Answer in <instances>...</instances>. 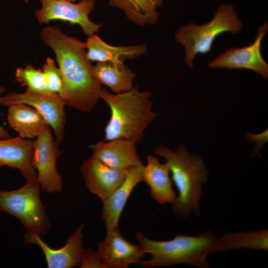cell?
Returning a JSON list of instances; mask_svg holds the SVG:
<instances>
[{"mask_svg":"<svg viewBox=\"0 0 268 268\" xmlns=\"http://www.w3.org/2000/svg\"><path fill=\"white\" fill-rule=\"evenodd\" d=\"M41 38L55 53L63 81L60 96L66 105L90 112L100 99L101 85L94 77L85 43L65 34L56 26L41 31Z\"/></svg>","mask_w":268,"mask_h":268,"instance_id":"obj_1","label":"cell"},{"mask_svg":"<svg viewBox=\"0 0 268 268\" xmlns=\"http://www.w3.org/2000/svg\"><path fill=\"white\" fill-rule=\"evenodd\" d=\"M135 237L144 253L150 255L149 260L138 263L146 268L184 264L207 268L210 266L206 260L207 255L224 251L222 237H216L210 231L197 236L177 234L167 241L151 240L139 231L136 232Z\"/></svg>","mask_w":268,"mask_h":268,"instance_id":"obj_2","label":"cell"},{"mask_svg":"<svg viewBox=\"0 0 268 268\" xmlns=\"http://www.w3.org/2000/svg\"><path fill=\"white\" fill-rule=\"evenodd\" d=\"M151 93L137 87L119 93L102 88L100 98L107 104L111 115L104 129L103 140L125 139L140 142L144 131L157 114L152 111Z\"/></svg>","mask_w":268,"mask_h":268,"instance_id":"obj_3","label":"cell"},{"mask_svg":"<svg viewBox=\"0 0 268 268\" xmlns=\"http://www.w3.org/2000/svg\"><path fill=\"white\" fill-rule=\"evenodd\" d=\"M154 153L165 159L178 190V196L172 204L174 212L187 217L194 210L199 215L201 186L206 182L208 174L202 159L191 154L184 145L178 146L175 151L160 146Z\"/></svg>","mask_w":268,"mask_h":268,"instance_id":"obj_4","label":"cell"},{"mask_svg":"<svg viewBox=\"0 0 268 268\" xmlns=\"http://www.w3.org/2000/svg\"><path fill=\"white\" fill-rule=\"evenodd\" d=\"M242 28V22L237 17L234 6L223 3L211 21L201 25L190 23L182 26L176 32L175 39L185 48V63L193 67L196 55L209 52L217 36L226 32L237 34Z\"/></svg>","mask_w":268,"mask_h":268,"instance_id":"obj_5","label":"cell"},{"mask_svg":"<svg viewBox=\"0 0 268 268\" xmlns=\"http://www.w3.org/2000/svg\"><path fill=\"white\" fill-rule=\"evenodd\" d=\"M39 189L36 179L26 180L16 190L0 191V211L14 216L28 231L43 237L50 226L40 200Z\"/></svg>","mask_w":268,"mask_h":268,"instance_id":"obj_6","label":"cell"},{"mask_svg":"<svg viewBox=\"0 0 268 268\" xmlns=\"http://www.w3.org/2000/svg\"><path fill=\"white\" fill-rule=\"evenodd\" d=\"M24 104L29 105L43 117L54 132L56 141L62 142L66 124L65 106L66 105L58 94L43 93L27 89L23 93L11 92L0 97V104L4 106Z\"/></svg>","mask_w":268,"mask_h":268,"instance_id":"obj_7","label":"cell"},{"mask_svg":"<svg viewBox=\"0 0 268 268\" xmlns=\"http://www.w3.org/2000/svg\"><path fill=\"white\" fill-rule=\"evenodd\" d=\"M59 144L48 125L33 141L32 165L40 188L49 193H61L63 190L62 178L56 168L57 160L62 154Z\"/></svg>","mask_w":268,"mask_h":268,"instance_id":"obj_8","label":"cell"},{"mask_svg":"<svg viewBox=\"0 0 268 268\" xmlns=\"http://www.w3.org/2000/svg\"><path fill=\"white\" fill-rule=\"evenodd\" d=\"M41 8L34 15L40 24H48L52 20H61L71 24H77L87 36L98 32L102 25L91 21L89 14L95 7L94 0H81L74 3L69 0H39Z\"/></svg>","mask_w":268,"mask_h":268,"instance_id":"obj_9","label":"cell"},{"mask_svg":"<svg viewBox=\"0 0 268 268\" xmlns=\"http://www.w3.org/2000/svg\"><path fill=\"white\" fill-rule=\"evenodd\" d=\"M268 31V22L258 29L257 35L250 45L242 48H230L219 55L208 64L210 68L246 69L256 72L264 78L268 77V64L261 51L262 41Z\"/></svg>","mask_w":268,"mask_h":268,"instance_id":"obj_10","label":"cell"},{"mask_svg":"<svg viewBox=\"0 0 268 268\" xmlns=\"http://www.w3.org/2000/svg\"><path fill=\"white\" fill-rule=\"evenodd\" d=\"M83 225L79 226L69 237L66 244L55 249L49 246L40 236L28 231L24 235L25 244L39 246L45 257L49 268H71L80 264L84 250L82 245Z\"/></svg>","mask_w":268,"mask_h":268,"instance_id":"obj_11","label":"cell"},{"mask_svg":"<svg viewBox=\"0 0 268 268\" xmlns=\"http://www.w3.org/2000/svg\"><path fill=\"white\" fill-rule=\"evenodd\" d=\"M105 238L98 245L97 251L106 268H127L138 264L145 253L141 246L128 241L119 228L106 231Z\"/></svg>","mask_w":268,"mask_h":268,"instance_id":"obj_12","label":"cell"},{"mask_svg":"<svg viewBox=\"0 0 268 268\" xmlns=\"http://www.w3.org/2000/svg\"><path fill=\"white\" fill-rule=\"evenodd\" d=\"M127 170L110 167L92 156L84 161L81 167L86 187L102 201L122 184Z\"/></svg>","mask_w":268,"mask_h":268,"instance_id":"obj_13","label":"cell"},{"mask_svg":"<svg viewBox=\"0 0 268 268\" xmlns=\"http://www.w3.org/2000/svg\"><path fill=\"white\" fill-rule=\"evenodd\" d=\"M135 143L125 139L96 142L90 146L92 156L112 168L128 170L143 165Z\"/></svg>","mask_w":268,"mask_h":268,"instance_id":"obj_14","label":"cell"},{"mask_svg":"<svg viewBox=\"0 0 268 268\" xmlns=\"http://www.w3.org/2000/svg\"><path fill=\"white\" fill-rule=\"evenodd\" d=\"M143 165L128 169L122 184L104 201L102 220L106 231L119 228L120 216L135 186L142 182Z\"/></svg>","mask_w":268,"mask_h":268,"instance_id":"obj_15","label":"cell"},{"mask_svg":"<svg viewBox=\"0 0 268 268\" xmlns=\"http://www.w3.org/2000/svg\"><path fill=\"white\" fill-rule=\"evenodd\" d=\"M33 141L19 135L15 137H0V163L18 169L27 180L37 179L32 165Z\"/></svg>","mask_w":268,"mask_h":268,"instance_id":"obj_16","label":"cell"},{"mask_svg":"<svg viewBox=\"0 0 268 268\" xmlns=\"http://www.w3.org/2000/svg\"><path fill=\"white\" fill-rule=\"evenodd\" d=\"M170 174L166 162L161 163L151 155L147 156L146 164L143 167L142 182L149 186L152 197L161 204H172L177 198Z\"/></svg>","mask_w":268,"mask_h":268,"instance_id":"obj_17","label":"cell"},{"mask_svg":"<svg viewBox=\"0 0 268 268\" xmlns=\"http://www.w3.org/2000/svg\"><path fill=\"white\" fill-rule=\"evenodd\" d=\"M85 43L86 56L90 62L124 64L125 60L133 59L144 54L145 45L115 46L108 44L97 35L88 36Z\"/></svg>","mask_w":268,"mask_h":268,"instance_id":"obj_18","label":"cell"},{"mask_svg":"<svg viewBox=\"0 0 268 268\" xmlns=\"http://www.w3.org/2000/svg\"><path fill=\"white\" fill-rule=\"evenodd\" d=\"M8 107V123L23 138H36L48 125L40 113L29 105L17 104Z\"/></svg>","mask_w":268,"mask_h":268,"instance_id":"obj_19","label":"cell"},{"mask_svg":"<svg viewBox=\"0 0 268 268\" xmlns=\"http://www.w3.org/2000/svg\"><path fill=\"white\" fill-rule=\"evenodd\" d=\"M92 72L101 85L107 86L115 93L129 91L134 87L135 73L124 64L99 62L92 67Z\"/></svg>","mask_w":268,"mask_h":268,"instance_id":"obj_20","label":"cell"},{"mask_svg":"<svg viewBox=\"0 0 268 268\" xmlns=\"http://www.w3.org/2000/svg\"><path fill=\"white\" fill-rule=\"evenodd\" d=\"M162 0H109L111 6L121 9L127 18L137 25L144 26L157 22V8Z\"/></svg>","mask_w":268,"mask_h":268,"instance_id":"obj_21","label":"cell"},{"mask_svg":"<svg viewBox=\"0 0 268 268\" xmlns=\"http://www.w3.org/2000/svg\"><path fill=\"white\" fill-rule=\"evenodd\" d=\"M16 80L21 86L32 91L43 93H51L47 87L42 70L35 68L31 65L18 67L15 71Z\"/></svg>","mask_w":268,"mask_h":268,"instance_id":"obj_22","label":"cell"},{"mask_svg":"<svg viewBox=\"0 0 268 268\" xmlns=\"http://www.w3.org/2000/svg\"><path fill=\"white\" fill-rule=\"evenodd\" d=\"M42 71L49 91L60 95L63 90V81L60 70L53 59L50 57L46 59Z\"/></svg>","mask_w":268,"mask_h":268,"instance_id":"obj_23","label":"cell"},{"mask_svg":"<svg viewBox=\"0 0 268 268\" xmlns=\"http://www.w3.org/2000/svg\"><path fill=\"white\" fill-rule=\"evenodd\" d=\"M79 266L81 268H106L98 252L91 249H84Z\"/></svg>","mask_w":268,"mask_h":268,"instance_id":"obj_24","label":"cell"},{"mask_svg":"<svg viewBox=\"0 0 268 268\" xmlns=\"http://www.w3.org/2000/svg\"><path fill=\"white\" fill-rule=\"evenodd\" d=\"M247 139L250 141L255 142L256 147H255V151L257 154H259V150L263 144L268 140V131H265L263 133L258 134H247Z\"/></svg>","mask_w":268,"mask_h":268,"instance_id":"obj_25","label":"cell"},{"mask_svg":"<svg viewBox=\"0 0 268 268\" xmlns=\"http://www.w3.org/2000/svg\"><path fill=\"white\" fill-rule=\"evenodd\" d=\"M5 89L3 86H0V97L4 92ZM10 135L8 131L0 125V137L8 138Z\"/></svg>","mask_w":268,"mask_h":268,"instance_id":"obj_26","label":"cell"},{"mask_svg":"<svg viewBox=\"0 0 268 268\" xmlns=\"http://www.w3.org/2000/svg\"><path fill=\"white\" fill-rule=\"evenodd\" d=\"M2 166H3V165L2 164L0 163V170L1 169Z\"/></svg>","mask_w":268,"mask_h":268,"instance_id":"obj_27","label":"cell"},{"mask_svg":"<svg viewBox=\"0 0 268 268\" xmlns=\"http://www.w3.org/2000/svg\"><path fill=\"white\" fill-rule=\"evenodd\" d=\"M70 0V1H71L72 2H75V1H76V0Z\"/></svg>","mask_w":268,"mask_h":268,"instance_id":"obj_28","label":"cell"}]
</instances>
